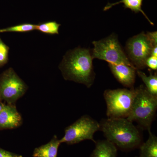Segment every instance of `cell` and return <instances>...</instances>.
I'll list each match as a JSON object with an SVG mask.
<instances>
[{"instance_id": "1", "label": "cell", "mask_w": 157, "mask_h": 157, "mask_svg": "<svg viewBox=\"0 0 157 157\" xmlns=\"http://www.w3.org/2000/svg\"><path fill=\"white\" fill-rule=\"evenodd\" d=\"M93 60L89 49L76 48L67 52L60 65V70L66 80L90 88L94 83L96 76Z\"/></svg>"}, {"instance_id": "2", "label": "cell", "mask_w": 157, "mask_h": 157, "mask_svg": "<svg viewBox=\"0 0 157 157\" xmlns=\"http://www.w3.org/2000/svg\"><path fill=\"white\" fill-rule=\"evenodd\" d=\"M100 130L117 148L130 151L139 148L143 139L138 129L126 118H108L101 121Z\"/></svg>"}, {"instance_id": "3", "label": "cell", "mask_w": 157, "mask_h": 157, "mask_svg": "<svg viewBox=\"0 0 157 157\" xmlns=\"http://www.w3.org/2000/svg\"><path fill=\"white\" fill-rule=\"evenodd\" d=\"M136 95L127 119L135 121L144 130L151 131L157 109V96L150 94L143 85L136 88Z\"/></svg>"}, {"instance_id": "4", "label": "cell", "mask_w": 157, "mask_h": 157, "mask_svg": "<svg viewBox=\"0 0 157 157\" xmlns=\"http://www.w3.org/2000/svg\"><path fill=\"white\" fill-rule=\"evenodd\" d=\"M136 95V89L106 90L104 97L107 104L106 113L108 117H128Z\"/></svg>"}, {"instance_id": "5", "label": "cell", "mask_w": 157, "mask_h": 157, "mask_svg": "<svg viewBox=\"0 0 157 157\" xmlns=\"http://www.w3.org/2000/svg\"><path fill=\"white\" fill-rule=\"evenodd\" d=\"M92 43L94 45L92 53L93 59L103 60L108 63L124 64L134 67L121 46L116 35L112 34L99 41H94Z\"/></svg>"}, {"instance_id": "6", "label": "cell", "mask_w": 157, "mask_h": 157, "mask_svg": "<svg viewBox=\"0 0 157 157\" xmlns=\"http://www.w3.org/2000/svg\"><path fill=\"white\" fill-rule=\"evenodd\" d=\"M100 130V124L90 116L85 115L66 128L61 143L76 144L85 140H91L95 143V133Z\"/></svg>"}, {"instance_id": "7", "label": "cell", "mask_w": 157, "mask_h": 157, "mask_svg": "<svg viewBox=\"0 0 157 157\" xmlns=\"http://www.w3.org/2000/svg\"><path fill=\"white\" fill-rule=\"evenodd\" d=\"M157 46L144 32L129 39L126 45L127 56L131 63L137 70L146 67L145 63L151 56L154 47Z\"/></svg>"}, {"instance_id": "8", "label": "cell", "mask_w": 157, "mask_h": 157, "mask_svg": "<svg viewBox=\"0 0 157 157\" xmlns=\"http://www.w3.org/2000/svg\"><path fill=\"white\" fill-rule=\"evenodd\" d=\"M27 86L12 68L0 76V98L8 104H14L25 94Z\"/></svg>"}, {"instance_id": "9", "label": "cell", "mask_w": 157, "mask_h": 157, "mask_svg": "<svg viewBox=\"0 0 157 157\" xmlns=\"http://www.w3.org/2000/svg\"><path fill=\"white\" fill-rule=\"evenodd\" d=\"M109 64V69L118 81L125 87L134 88L137 69L124 64Z\"/></svg>"}, {"instance_id": "10", "label": "cell", "mask_w": 157, "mask_h": 157, "mask_svg": "<svg viewBox=\"0 0 157 157\" xmlns=\"http://www.w3.org/2000/svg\"><path fill=\"white\" fill-rule=\"evenodd\" d=\"M22 123V118L14 104L5 105L0 111V130L17 128Z\"/></svg>"}, {"instance_id": "11", "label": "cell", "mask_w": 157, "mask_h": 157, "mask_svg": "<svg viewBox=\"0 0 157 157\" xmlns=\"http://www.w3.org/2000/svg\"><path fill=\"white\" fill-rule=\"evenodd\" d=\"M95 144V147L89 157H117V147L109 140H98Z\"/></svg>"}, {"instance_id": "12", "label": "cell", "mask_w": 157, "mask_h": 157, "mask_svg": "<svg viewBox=\"0 0 157 157\" xmlns=\"http://www.w3.org/2000/svg\"><path fill=\"white\" fill-rule=\"evenodd\" d=\"M60 139L56 135L49 142L35 148L33 153V157H57Z\"/></svg>"}, {"instance_id": "13", "label": "cell", "mask_w": 157, "mask_h": 157, "mask_svg": "<svg viewBox=\"0 0 157 157\" xmlns=\"http://www.w3.org/2000/svg\"><path fill=\"white\" fill-rule=\"evenodd\" d=\"M148 132V139L139 147V157H157V137L151 131Z\"/></svg>"}, {"instance_id": "14", "label": "cell", "mask_w": 157, "mask_h": 157, "mask_svg": "<svg viewBox=\"0 0 157 157\" xmlns=\"http://www.w3.org/2000/svg\"><path fill=\"white\" fill-rule=\"evenodd\" d=\"M143 0H121L119 2L114 3H108L106 6L104 7V11H107L109 9H111L113 6L116 5H118L121 3H123L124 5V7L125 8H127L131 9L132 11H134L135 13L141 12L144 15V17L148 21L151 25H154V23L147 16L144 11L142 9V2Z\"/></svg>"}, {"instance_id": "15", "label": "cell", "mask_w": 157, "mask_h": 157, "mask_svg": "<svg viewBox=\"0 0 157 157\" xmlns=\"http://www.w3.org/2000/svg\"><path fill=\"white\" fill-rule=\"evenodd\" d=\"M136 73L145 84V88L149 92L153 95L157 96V73H155L154 74L150 73L149 76H147L142 71L137 70Z\"/></svg>"}, {"instance_id": "16", "label": "cell", "mask_w": 157, "mask_h": 157, "mask_svg": "<svg viewBox=\"0 0 157 157\" xmlns=\"http://www.w3.org/2000/svg\"><path fill=\"white\" fill-rule=\"evenodd\" d=\"M60 25L56 21H48L36 25V30L45 34H59V28Z\"/></svg>"}, {"instance_id": "17", "label": "cell", "mask_w": 157, "mask_h": 157, "mask_svg": "<svg viewBox=\"0 0 157 157\" xmlns=\"http://www.w3.org/2000/svg\"><path fill=\"white\" fill-rule=\"evenodd\" d=\"M36 25L32 24L25 23L18 25L9 27L5 29H0V33L8 32H17V33H25L31 32L36 30Z\"/></svg>"}, {"instance_id": "18", "label": "cell", "mask_w": 157, "mask_h": 157, "mask_svg": "<svg viewBox=\"0 0 157 157\" xmlns=\"http://www.w3.org/2000/svg\"><path fill=\"white\" fill-rule=\"evenodd\" d=\"M9 48L0 37V67L6 65L9 61Z\"/></svg>"}, {"instance_id": "19", "label": "cell", "mask_w": 157, "mask_h": 157, "mask_svg": "<svg viewBox=\"0 0 157 157\" xmlns=\"http://www.w3.org/2000/svg\"><path fill=\"white\" fill-rule=\"evenodd\" d=\"M146 67H148L151 70H157V57L151 56L146 60Z\"/></svg>"}, {"instance_id": "20", "label": "cell", "mask_w": 157, "mask_h": 157, "mask_svg": "<svg viewBox=\"0 0 157 157\" xmlns=\"http://www.w3.org/2000/svg\"><path fill=\"white\" fill-rule=\"evenodd\" d=\"M0 157H22L21 155L11 152L0 147Z\"/></svg>"}, {"instance_id": "21", "label": "cell", "mask_w": 157, "mask_h": 157, "mask_svg": "<svg viewBox=\"0 0 157 157\" xmlns=\"http://www.w3.org/2000/svg\"><path fill=\"white\" fill-rule=\"evenodd\" d=\"M150 39H151L152 42H153L155 45H157V32H147V33Z\"/></svg>"}, {"instance_id": "22", "label": "cell", "mask_w": 157, "mask_h": 157, "mask_svg": "<svg viewBox=\"0 0 157 157\" xmlns=\"http://www.w3.org/2000/svg\"><path fill=\"white\" fill-rule=\"evenodd\" d=\"M2 100H1V98H0V111L3 109V108H4V106H5V104H3L2 102Z\"/></svg>"}, {"instance_id": "23", "label": "cell", "mask_w": 157, "mask_h": 157, "mask_svg": "<svg viewBox=\"0 0 157 157\" xmlns=\"http://www.w3.org/2000/svg\"></svg>"}]
</instances>
